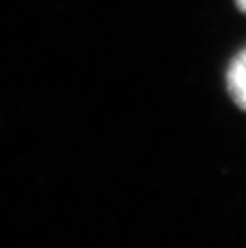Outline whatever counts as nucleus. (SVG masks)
Returning a JSON list of instances; mask_svg holds the SVG:
<instances>
[{
    "label": "nucleus",
    "mask_w": 246,
    "mask_h": 248,
    "mask_svg": "<svg viewBox=\"0 0 246 248\" xmlns=\"http://www.w3.org/2000/svg\"><path fill=\"white\" fill-rule=\"evenodd\" d=\"M227 83H229V92H231V96H233V100L242 109H246V50L229 68Z\"/></svg>",
    "instance_id": "1"
},
{
    "label": "nucleus",
    "mask_w": 246,
    "mask_h": 248,
    "mask_svg": "<svg viewBox=\"0 0 246 248\" xmlns=\"http://www.w3.org/2000/svg\"><path fill=\"white\" fill-rule=\"evenodd\" d=\"M238 2H240V7H242L244 11H246V0H238Z\"/></svg>",
    "instance_id": "2"
}]
</instances>
